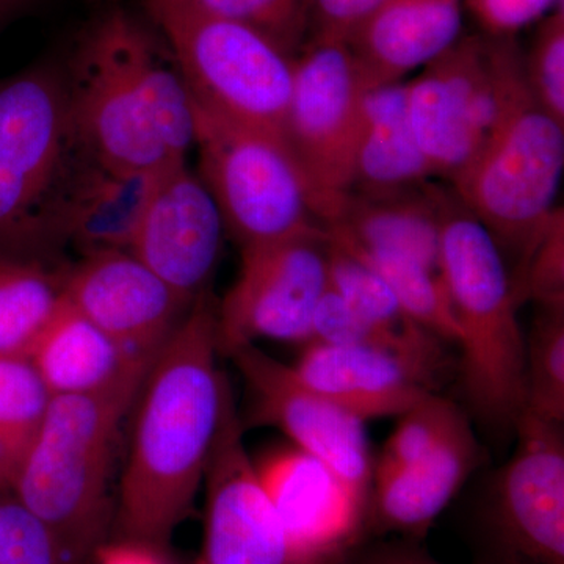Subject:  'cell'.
Masks as SVG:
<instances>
[{"label": "cell", "mask_w": 564, "mask_h": 564, "mask_svg": "<svg viewBox=\"0 0 564 564\" xmlns=\"http://www.w3.org/2000/svg\"><path fill=\"white\" fill-rule=\"evenodd\" d=\"M124 41L133 84L155 135L172 161H187L195 144V113L172 51L150 21L133 13L126 22Z\"/></svg>", "instance_id": "25"}, {"label": "cell", "mask_w": 564, "mask_h": 564, "mask_svg": "<svg viewBox=\"0 0 564 564\" xmlns=\"http://www.w3.org/2000/svg\"><path fill=\"white\" fill-rule=\"evenodd\" d=\"M522 65L530 91L538 104L564 124V6L536 22Z\"/></svg>", "instance_id": "34"}, {"label": "cell", "mask_w": 564, "mask_h": 564, "mask_svg": "<svg viewBox=\"0 0 564 564\" xmlns=\"http://www.w3.org/2000/svg\"><path fill=\"white\" fill-rule=\"evenodd\" d=\"M514 430L518 445L489 505L491 564H564L563 425L522 413Z\"/></svg>", "instance_id": "12"}, {"label": "cell", "mask_w": 564, "mask_h": 564, "mask_svg": "<svg viewBox=\"0 0 564 564\" xmlns=\"http://www.w3.org/2000/svg\"><path fill=\"white\" fill-rule=\"evenodd\" d=\"M204 480L206 536L196 564H293L280 518L245 448L231 388Z\"/></svg>", "instance_id": "15"}, {"label": "cell", "mask_w": 564, "mask_h": 564, "mask_svg": "<svg viewBox=\"0 0 564 564\" xmlns=\"http://www.w3.org/2000/svg\"><path fill=\"white\" fill-rule=\"evenodd\" d=\"M328 282L389 350L436 375L443 364V340L413 321L383 280L329 237Z\"/></svg>", "instance_id": "26"}, {"label": "cell", "mask_w": 564, "mask_h": 564, "mask_svg": "<svg viewBox=\"0 0 564 564\" xmlns=\"http://www.w3.org/2000/svg\"><path fill=\"white\" fill-rule=\"evenodd\" d=\"M39 0H0V29L31 9Z\"/></svg>", "instance_id": "40"}, {"label": "cell", "mask_w": 564, "mask_h": 564, "mask_svg": "<svg viewBox=\"0 0 564 564\" xmlns=\"http://www.w3.org/2000/svg\"><path fill=\"white\" fill-rule=\"evenodd\" d=\"M433 181L391 191L351 188L326 232L362 250L400 256L440 273L441 196Z\"/></svg>", "instance_id": "19"}, {"label": "cell", "mask_w": 564, "mask_h": 564, "mask_svg": "<svg viewBox=\"0 0 564 564\" xmlns=\"http://www.w3.org/2000/svg\"><path fill=\"white\" fill-rule=\"evenodd\" d=\"M485 35L516 36L564 6V0H464Z\"/></svg>", "instance_id": "36"}, {"label": "cell", "mask_w": 564, "mask_h": 564, "mask_svg": "<svg viewBox=\"0 0 564 564\" xmlns=\"http://www.w3.org/2000/svg\"><path fill=\"white\" fill-rule=\"evenodd\" d=\"M344 564H441L417 544H383L356 551Z\"/></svg>", "instance_id": "38"}, {"label": "cell", "mask_w": 564, "mask_h": 564, "mask_svg": "<svg viewBox=\"0 0 564 564\" xmlns=\"http://www.w3.org/2000/svg\"><path fill=\"white\" fill-rule=\"evenodd\" d=\"M500 107L494 36L466 35L408 82V113L436 177L451 182L488 139Z\"/></svg>", "instance_id": "11"}, {"label": "cell", "mask_w": 564, "mask_h": 564, "mask_svg": "<svg viewBox=\"0 0 564 564\" xmlns=\"http://www.w3.org/2000/svg\"><path fill=\"white\" fill-rule=\"evenodd\" d=\"M225 221L187 161L163 170L132 252L188 303L210 289Z\"/></svg>", "instance_id": "17"}, {"label": "cell", "mask_w": 564, "mask_h": 564, "mask_svg": "<svg viewBox=\"0 0 564 564\" xmlns=\"http://www.w3.org/2000/svg\"><path fill=\"white\" fill-rule=\"evenodd\" d=\"M383 0H311V35L347 41Z\"/></svg>", "instance_id": "37"}, {"label": "cell", "mask_w": 564, "mask_h": 564, "mask_svg": "<svg viewBox=\"0 0 564 564\" xmlns=\"http://www.w3.org/2000/svg\"><path fill=\"white\" fill-rule=\"evenodd\" d=\"M139 2L172 51L193 101L225 120L284 140L293 90L291 55L251 29L206 17L180 0Z\"/></svg>", "instance_id": "6"}, {"label": "cell", "mask_w": 564, "mask_h": 564, "mask_svg": "<svg viewBox=\"0 0 564 564\" xmlns=\"http://www.w3.org/2000/svg\"><path fill=\"white\" fill-rule=\"evenodd\" d=\"M466 415L451 400L430 393L421 403L400 415L399 425L386 443L373 473L400 469L421 462L466 422Z\"/></svg>", "instance_id": "32"}, {"label": "cell", "mask_w": 564, "mask_h": 564, "mask_svg": "<svg viewBox=\"0 0 564 564\" xmlns=\"http://www.w3.org/2000/svg\"><path fill=\"white\" fill-rule=\"evenodd\" d=\"M0 564H62L50 532L17 499H0Z\"/></svg>", "instance_id": "35"}, {"label": "cell", "mask_w": 564, "mask_h": 564, "mask_svg": "<svg viewBox=\"0 0 564 564\" xmlns=\"http://www.w3.org/2000/svg\"><path fill=\"white\" fill-rule=\"evenodd\" d=\"M217 306L210 289L192 303L141 388L121 477L120 540L163 551L191 514L229 389L217 367Z\"/></svg>", "instance_id": "1"}, {"label": "cell", "mask_w": 564, "mask_h": 564, "mask_svg": "<svg viewBox=\"0 0 564 564\" xmlns=\"http://www.w3.org/2000/svg\"><path fill=\"white\" fill-rule=\"evenodd\" d=\"M151 366L104 392L54 397L22 462L14 499L50 532L62 564H95L106 544L118 432Z\"/></svg>", "instance_id": "2"}, {"label": "cell", "mask_w": 564, "mask_h": 564, "mask_svg": "<svg viewBox=\"0 0 564 564\" xmlns=\"http://www.w3.org/2000/svg\"><path fill=\"white\" fill-rule=\"evenodd\" d=\"M440 274L454 307L467 399L484 421L514 426L525 403V337L499 245L451 185L441 196Z\"/></svg>", "instance_id": "5"}, {"label": "cell", "mask_w": 564, "mask_h": 564, "mask_svg": "<svg viewBox=\"0 0 564 564\" xmlns=\"http://www.w3.org/2000/svg\"><path fill=\"white\" fill-rule=\"evenodd\" d=\"M367 90L347 41L310 36L293 57L284 141L310 187L323 228L351 188Z\"/></svg>", "instance_id": "8"}, {"label": "cell", "mask_w": 564, "mask_h": 564, "mask_svg": "<svg viewBox=\"0 0 564 564\" xmlns=\"http://www.w3.org/2000/svg\"><path fill=\"white\" fill-rule=\"evenodd\" d=\"M93 161L65 65L39 63L0 80V252L36 256L65 240L70 203Z\"/></svg>", "instance_id": "3"}, {"label": "cell", "mask_w": 564, "mask_h": 564, "mask_svg": "<svg viewBox=\"0 0 564 564\" xmlns=\"http://www.w3.org/2000/svg\"><path fill=\"white\" fill-rule=\"evenodd\" d=\"M500 107L473 162L448 182L500 251L518 262L556 209L564 169V124L530 91L516 36H497Z\"/></svg>", "instance_id": "4"}, {"label": "cell", "mask_w": 564, "mask_h": 564, "mask_svg": "<svg viewBox=\"0 0 564 564\" xmlns=\"http://www.w3.org/2000/svg\"><path fill=\"white\" fill-rule=\"evenodd\" d=\"M292 370L362 422L402 415L433 393V377L402 356L361 345L311 343Z\"/></svg>", "instance_id": "18"}, {"label": "cell", "mask_w": 564, "mask_h": 564, "mask_svg": "<svg viewBox=\"0 0 564 564\" xmlns=\"http://www.w3.org/2000/svg\"><path fill=\"white\" fill-rule=\"evenodd\" d=\"M165 169H113L93 161L70 203L65 240L82 254L131 251Z\"/></svg>", "instance_id": "23"}, {"label": "cell", "mask_w": 564, "mask_h": 564, "mask_svg": "<svg viewBox=\"0 0 564 564\" xmlns=\"http://www.w3.org/2000/svg\"><path fill=\"white\" fill-rule=\"evenodd\" d=\"M29 358L52 397L104 392L154 362L126 351L95 323L77 313L63 295Z\"/></svg>", "instance_id": "22"}, {"label": "cell", "mask_w": 564, "mask_h": 564, "mask_svg": "<svg viewBox=\"0 0 564 564\" xmlns=\"http://www.w3.org/2000/svg\"><path fill=\"white\" fill-rule=\"evenodd\" d=\"M478 458L480 448L466 421L421 462L373 473L369 529L423 536L462 489Z\"/></svg>", "instance_id": "21"}, {"label": "cell", "mask_w": 564, "mask_h": 564, "mask_svg": "<svg viewBox=\"0 0 564 564\" xmlns=\"http://www.w3.org/2000/svg\"><path fill=\"white\" fill-rule=\"evenodd\" d=\"M522 413L564 421V304L540 306L525 339V403Z\"/></svg>", "instance_id": "30"}, {"label": "cell", "mask_w": 564, "mask_h": 564, "mask_svg": "<svg viewBox=\"0 0 564 564\" xmlns=\"http://www.w3.org/2000/svg\"><path fill=\"white\" fill-rule=\"evenodd\" d=\"M163 551L135 541L118 540L106 543L96 554L95 564H169Z\"/></svg>", "instance_id": "39"}, {"label": "cell", "mask_w": 564, "mask_h": 564, "mask_svg": "<svg viewBox=\"0 0 564 564\" xmlns=\"http://www.w3.org/2000/svg\"><path fill=\"white\" fill-rule=\"evenodd\" d=\"M62 292L135 358L154 359L192 306L132 251L82 254L63 272Z\"/></svg>", "instance_id": "16"}, {"label": "cell", "mask_w": 564, "mask_h": 564, "mask_svg": "<svg viewBox=\"0 0 564 564\" xmlns=\"http://www.w3.org/2000/svg\"><path fill=\"white\" fill-rule=\"evenodd\" d=\"M193 113L199 177L240 248L325 231L284 140L225 120L195 101Z\"/></svg>", "instance_id": "7"}, {"label": "cell", "mask_w": 564, "mask_h": 564, "mask_svg": "<svg viewBox=\"0 0 564 564\" xmlns=\"http://www.w3.org/2000/svg\"><path fill=\"white\" fill-rule=\"evenodd\" d=\"M228 356L250 392L256 423L276 426L293 447L321 459L370 496L373 464L361 419L307 388L291 366L254 344L242 345Z\"/></svg>", "instance_id": "13"}, {"label": "cell", "mask_w": 564, "mask_h": 564, "mask_svg": "<svg viewBox=\"0 0 564 564\" xmlns=\"http://www.w3.org/2000/svg\"><path fill=\"white\" fill-rule=\"evenodd\" d=\"M519 306L564 304V214L556 207L543 232L510 272Z\"/></svg>", "instance_id": "33"}, {"label": "cell", "mask_w": 564, "mask_h": 564, "mask_svg": "<svg viewBox=\"0 0 564 564\" xmlns=\"http://www.w3.org/2000/svg\"><path fill=\"white\" fill-rule=\"evenodd\" d=\"M328 237L334 243L339 245L358 261L373 270L391 289L413 321L441 340L458 344V323L440 273L400 256L362 250L329 234Z\"/></svg>", "instance_id": "29"}, {"label": "cell", "mask_w": 564, "mask_h": 564, "mask_svg": "<svg viewBox=\"0 0 564 564\" xmlns=\"http://www.w3.org/2000/svg\"><path fill=\"white\" fill-rule=\"evenodd\" d=\"M326 288V229L242 247L239 276L217 306L220 352L229 355L258 339L310 344L315 307Z\"/></svg>", "instance_id": "10"}, {"label": "cell", "mask_w": 564, "mask_h": 564, "mask_svg": "<svg viewBox=\"0 0 564 564\" xmlns=\"http://www.w3.org/2000/svg\"><path fill=\"white\" fill-rule=\"evenodd\" d=\"M434 177L411 126L408 82L369 88L352 155L351 188L391 191Z\"/></svg>", "instance_id": "24"}, {"label": "cell", "mask_w": 564, "mask_h": 564, "mask_svg": "<svg viewBox=\"0 0 564 564\" xmlns=\"http://www.w3.org/2000/svg\"><path fill=\"white\" fill-rule=\"evenodd\" d=\"M463 0H383L347 40L369 88L402 82L463 35Z\"/></svg>", "instance_id": "20"}, {"label": "cell", "mask_w": 564, "mask_h": 564, "mask_svg": "<svg viewBox=\"0 0 564 564\" xmlns=\"http://www.w3.org/2000/svg\"><path fill=\"white\" fill-rule=\"evenodd\" d=\"M129 13L118 0H110L82 29L65 65L70 107L96 162L113 169L161 170L176 162L163 150L133 84L124 41Z\"/></svg>", "instance_id": "9"}, {"label": "cell", "mask_w": 564, "mask_h": 564, "mask_svg": "<svg viewBox=\"0 0 564 564\" xmlns=\"http://www.w3.org/2000/svg\"><path fill=\"white\" fill-rule=\"evenodd\" d=\"M52 399L29 355L0 358V488L13 489Z\"/></svg>", "instance_id": "28"}, {"label": "cell", "mask_w": 564, "mask_h": 564, "mask_svg": "<svg viewBox=\"0 0 564 564\" xmlns=\"http://www.w3.org/2000/svg\"><path fill=\"white\" fill-rule=\"evenodd\" d=\"M188 9L243 25L295 57L311 35V0H180Z\"/></svg>", "instance_id": "31"}, {"label": "cell", "mask_w": 564, "mask_h": 564, "mask_svg": "<svg viewBox=\"0 0 564 564\" xmlns=\"http://www.w3.org/2000/svg\"><path fill=\"white\" fill-rule=\"evenodd\" d=\"M63 273L39 256L0 252V358L29 355L62 302Z\"/></svg>", "instance_id": "27"}, {"label": "cell", "mask_w": 564, "mask_h": 564, "mask_svg": "<svg viewBox=\"0 0 564 564\" xmlns=\"http://www.w3.org/2000/svg\"><path fill=\"white\" fill-rule=\"evenodd\" d=\"M284 530L293 564H344L369 529V494L300 448L256 464Z\"/></svg>", "instance_id": "14"}]
</instances>
